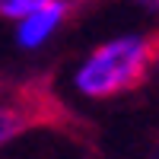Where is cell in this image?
I'll list each match as a JSON object with an SVG mask.
<instances>
[{"mask_svg": "<svg viewBox=\"0 0 159 159\" xmlns=\"http://www.w3.org/2000/svg\"><path fill=\"white\" fill-rule=\"evenodd\" d=\"M159 38L153 35H115L89 51L73 70V89L83 99L102 102L124 92H134L147 83V76L156 64Z\"/></svg>", "mask_w": 159, "mask_h": 159, "instance_id": "cell-1", "label": "cell"}, {"mask_svg": "<svg viewBox=\"0 0 159 159\" xmlns=\"http://www.w3.org/2000/svg\"><path fill=\"white\" fill-rule=\"evenodd\" d=\"M156 64H159V48H156Z\"/></svg>", "mask_w": 159, "mask_h": 159, "instance_id": "cell-6", "label": "cell"}, {"mask_svg": "<svg viewBox=\"0 0 159 159\" xmlns=\"http://www.w3.org/2000/svg\"><path fill=\"white\" fill-rule=\"evenodd\" d=\"M67 13H70V0H48L45 7L32 10L29 16H22L16 22V45L22 51L42 48L45 42H51V35L67 22Z\"/></svg>", "mask_w": 159, "mask_h": 159, "instance_id": "cell-2", "label": "cell"}, {"mask_svg": "<svg viewBox=\"0 0 159 159\" xmlns=\"http://www.w3.org/2000/svg\"><path fill=\"white\" fill-rule=\"evenodd\" d=\"M134 3H137L140 10H147V13H153V16H159V0H134Z\"/></svg>", "mask_w": 159, "mask_h": 159, "instance_id": "cell-5", "label": "cell"}, {"mask_svg": "<svg viewBox=\"0 0 159 159\" xmlns=\"http://www.w3.org/2000/svg\"><path fill=\"white\" fill-rule=\"evenodd\" d=\"M38 105L35 102H16V99H0V150L32 130L38 121Z\"/></svg>", "mask_w": 159, "mask_h": 159, "instance_id": "cell-3", "label": "cell"}, {"mask_svg": "<svg viewBox=\"0 0 159 159\" xmlns=\"http://www.w3.org/2000/svg\"><path fill=\"white\" fill-rule=\"evenodd\" d=\"M48 0H0V19H10V22H19L22 16H29L32 10L45 7Z\"/></svg>", "mask_w": 159, "mask_h": 159, "instance_id": "cell-4", "label": "cell"}]
</instances>
